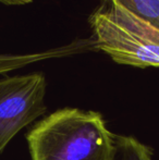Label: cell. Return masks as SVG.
Masks as SVG:
<instances>
[{
  "mask_svg": "<svg viewBox=\"0 0 159 160\" xmlns=\"http://www.w3.org/2000/svg\"><path fill=\"white\" fill-rule=\"evenodd\" d=\"M33 0H0V2L6 6H24L31 3Z\"/></svg>",
  "mask_w": 159,
  "mask_h": 160,
  "instance_id": "obj_7",
  "label": "cell"
},
{
  "mask_svg": "<svg viewBox=\"0 0 159 160\" xmlns=\"http://www.w3.org/2000/svg\"><path fill=\"white\" fill-rule=\"evenodd\" d=\"M113 136L100 113L66 108L40 121L26 138L32 160H113Z\"/></svg>",
  "mask_w": 159,
  "mask_h": 160,
  "instance_id": "obj_1",
  "label": "cell"
},
{
  "mask_svg": "<svg viewBox=\"0 0 159 160\" xmlns=\"http://www.w3.org/2000/svg\"><path fill=\"white\" fill-rule=\"evenodd\" d=\"M159 28V0H109Z\"/></svg>",
  "mask_w": 159,
  "mask_h": 160,
  "instance_id": "obj_6",
  "label": "cell"
},
{
  "mask_svg": "<svg viewBox=\"0 0 159 160\" xmlns=\"http://www.w3.org/2000/svg\"><path fill=\"white\" fill-rule=\"evenodd\" d=\"M96 49L119 64L159 68V28L113 1L89 19Z\"/></svg>",
  "mask_w": 159,
  "mask_h": 160,
  "instance_id": "obj_2",
  "label": "cell"
},
{
  "mask_svg": "<svg viewBox=\"0 0 159 160\" xmlns=\"http://www.w3.org/2000/svg\"><path fill=\"white\" fill-rule=\"evenodd\" d=\"M113 160H152V150L134 137L116 135Z\"/></svg>",
  "mask_w": 159,
  "mask_h": 160,
  "instance_id": "obj_5",
  "label": "cell"
},
{
  "mask_svg": "<svg viewBox=\"0 0 159 160\" xmlns=\"http://www.w3.org/2000/svg\"><path fill=\"white\" fill-rule=\"evenodd\" d=\"M91 50H97L94 37L87 39H77L71 44L42 52L25 53V55H0V73H6L42 60L69 57Z\"/></svg>",
  "mask_w": 159,
  "mask_h": 160,
  "instance_id": "obj_4",
  "label": "cell"
},
{
  "mask_svg": "<svg viewBox=\"0 0 159 160\" xmlns=\"http://www.w3.org/2000/svg\"><path fill=\"white\" fill-rule=\"evenodd\" d=\"M45 96L46 78L39 72L0 80V152L46 111Z\"/></svg>",
  "mask_w": 159,
  "mask_h": 160,
  "instance_id": "obj_3",
  "label": "cell"
}]
</instances>
